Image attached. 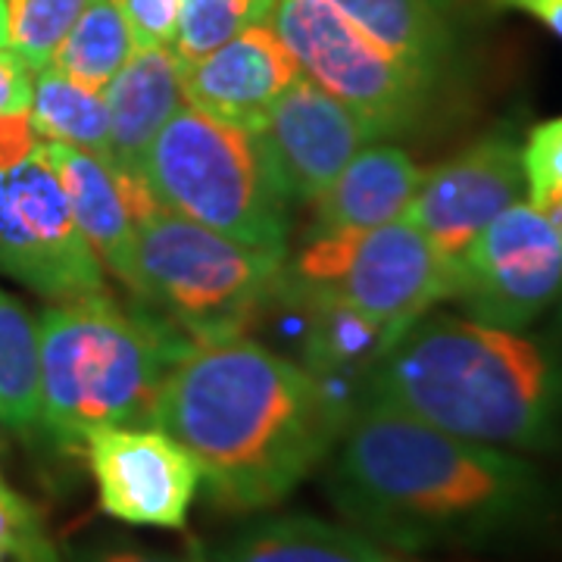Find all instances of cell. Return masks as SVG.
Wrapping results in <instances>:
<instances>
[{"mask_svg":"<svg viewBox=\"0 0 562 562\" xmlns=\"http://www.w3.org/2000/svg\"><path fill=\"white\" fill-rule=\"evenodd\" d=\"M322 465V487L344 522L409 553L509 541L557 509L550 482L522 453L375 403L353 406Z\"/></svg>","mask_w":562,"mask_h":562,"instance_id":"obj_1","label":"cell"},{"mask_svg":"<svg viewBox=\"0 0 562 562\" xmlns=\"http://www.w3.org/2000/svg\"><path fill=\"white\" fill-rule=\"evenodd\" d=\"M350 413L353 403L303 362L235 335L184 347L150 425L194 457L220 509L260 513L328 460Z\"/></svg>","mask_w":562,"mask_h":562,"instance_id":"obj_2","label":"cell"},{"mask_svg":"<svg viewBox=\"0 0 562 562\" xmlns=\"http://www.w3.org/2000/svg\"><path fill=\"white\" fill-rule=\"evenodd\" d=\"M357 403L516 453L562 450V325L525 331L428 313L362 375Z\"/></svg>","mask_w":562,"mask_h":562,"instance_id":"obj_3","label":"cell"},{"mask_svg":"<svg viewBox=\"0 0 562 562\" xmlns=\"http://www.w3.org/2000/svg\"><path fill=\"white\" fill-rule=\"evenodd\" d=\"M191 338L106 291L54 303L38 319L41 431L63 450L110 425H150L162 379Z\"/></svg>","mask_w":562,"mask_h":562,"instance_id":"obj_4","label":"cell"},{"mask_svg":"<svg viewBox=\"0 0 562 562\" xmlns=\"http://www.w3.org/2000/svg\"><path fill=\"white\" fill-rule=\"evenodd\" d=\"M288 250L250 247L154 206L135 228L128 288L191 341L244 335L279 297Z\"/></svg>","mask_w":562,"mask_h":562,"instance_id":"obj_5","label":"cell"},{"mask_svg":"<svg viewBox=\"0 0 562 562\" xmlns=\"http://www.w3.org/2000/svg\"><path fill=\"white\" fill-rule=\"evenodd\" d=\"M140 179L184 220L250 247L288 250L291 198L260 132L184 103L150 144Z\"/></svg>","mask_w":562,"mask_h":562,"instance_id":"obj_6","label":"cell"},{"mask_svg":"<svg viewBox=\"0 0 562 562\" xmlns=\"http://www.w3.org/2000/svg\"><path fill=\"white\" fill-rule=\"evenodd\" d=\"M457 266L406 220L366 232L310 235L284 260L276 301H325L357 310L403 335L453 297Z\"/></svg>","mask_w":562,"mask_h":562,"instance_id":"obj_7","label":"cell"},{"mask_svg":"<svg viewBox=\"0 0 562 562\" xmlns=\"http://www.w3.org/2000/svg\"><path fill=\"white\" fill-rule=\"evenodd\" d=\"M272 29L310 81L353 110L372 135H413L438 106L441 85L387 54L331 0H276Z\"/></svg>","mask_w":562,"mask_h":562,"instance_id":"obj_8","label":"cell"},{"mask_svg":"<svg viewBox=\"0 0 562 562\" xmlns=\"http://www.w3.org/2000/svg\"><path fill=\"white\" fill-rule=\"evenodd\" d=\"M0 272L50 303L106 291V269L41 154L0 169Z\"/></svg>","mask_w":562,"mask_h":562,"instance_id":"obj_9","label":"cell"},{"mask_svg":"<svg viewBox=\"0 0 562 562\" xmlns=\"http://www.w3.org/2000/svg\"><path fill=\"white\" fill-rule=\"evenodd\" d=\"M450 301L494 328L535 325L562 301L560 235L531 203H513L462 250Z\"/></svg>","mask_w":562,"mask_h":562,"instance_id":"obj_10","label":"cell"},{"mask_svg":"<svg viewBox=\"0 0 562 562\" xmlns=\"http://www.w3.org/2000/svg\"><path fill=\"white\" fill-rule=\"evenodd\" d=\"M81 447L110 519L184 528L203 482L194 457L172 435L157 425H110L91 431Z\"/></svg>","mask_w":562,"mask_h":562,"instance_id":"obj_11","label":"cell"},{"mask_svg":"<svg viewBox=\"0 0 562 562\" xmlns=\"http://www.w3.org/2000/svg\"><path fill=\"white\" fill-rule=\"evenodd\" d=\"M522 147L513 135H484L450 160L422 172L419 188L403 220L457 266L462 250L491 222L522 201Z\"/></svg>","mask_w":562,"mask_h":562,"instance_id":"obj_12","label":"cell"},{"mask_svg":"<svg viewBox=\"0 0 562 562\" xmlns=\"http://www.w3.org/2000/svg\"><path fill=\"white\" fill-rule=\"evenodd\" d=\"M260 138L291 203L313 201L362 147L379 140L353 110L303 72L266 116Z\"/></svg>","mask_w":562,"mask_h":562,"instance_id":"obj_13","label":"cell"},{"mask_svg":"<svg viewBox=\"0 0 562 562\" xmlns=\"http://www.w3.org/2000/svg\"><path fill=\"white\" fill-rule=\"evenodd\" d=\"M301 66L272 22H257L201 60L181 63L184 103L222 122L260 132Z\"/></svg>","mask_w":562,"mask_h":562,"instance_id":"obj_14","label":"cell"},{"mask_svg":"<svg viewBox=\"0 0 562 562\" xmlns=\"http://www.w3.org/2000/svg\"><path fill=\"white\" fill-rule=\"evenodd\" d=\"M38 154L60 179L76 225L91 244L103 269H110L128 284L132 272V247L138 222L160 203L154 201L147 181L140 176L120 172L113 162L101 160L88 150L41 140Z\"/></svg>","mask_w":562,"mask_h":562,"instance_id":"obj_15","label":"cell"},{"mask_svg":"<svg viewBox=\"0 0 562 562\" xmlns=\"http://www.w3.org/2000/svg\"><path fill=\"white\" fill-rule=\"evenodd\" d=\"M110 110V162L140 176L144 157L162 125L184 106L181 60L172 47H135L103 88Z\"/></svg>","mask_w":562,"mask_h":562,"instance_id":"obj_16","label":"cell"},{"mask_svg":"<svg viewBox=\"0 0 562 562\" xmlns=\"http://www.w3.org/2000/svg\"><path fill=\"white\" fill-rule=\"evenodd\" d=\"M422 181L413 157L394 144H369L316 194L310 235L366 232L403 220Z\"/></svg>","mask_w":562,"mask_h":562,"instance_id":"obj_17","label":"cell"},{"mask_svg":"<svg viewBox=\"0 0 562 562\" xmlns=\"http://www.w3.org/2000/svg\"><path fill=\"white\" fill-rule=\"evenodd\" d=\"M347 20L387 54L438 81L460 60L457 0H331Z\"/></svg>","mask_w":562,"mask_h":562,"instance_id":"obj_18","label":"cell"},{"mask_svg":"<svg viewBox=\"0 0 562 562\" xmlns=\"http://www.w3.org/2000/svg\"><path fill=\"white\" fill-rule=\"evenodd\" d=\"M201 562H394L382 543L350 525L319 516H269L216 547L194 550Z\"/></svg>","mask_w":562,"mask_h":562,"instance_id":"obj_19","label":"cell"},{"mask_svg":"<svg viewBox=\"0 0 562 562\" xmlns=\"http://www.w3.org/2000/svg\"><path fill=\"white\" fill-rule=\"evenodd\" d=\"M303 313V366L319 379L362 375L401 338L382 322L325 301H284Z\"/></svg>","mask_w":562,"mask_h":562,"instance_id":"obj_20","label":"cell"},{"mask_svg":"<svg viewBox=\"0 0 562 562\" xmlns=\"http://www.w3.org/2000/svg\"><path fill=\"white\" fill-rule=\"evenodd\" d=\"M32 125L41 140H57L110 162V110L103 91H91L60 69L44 66L32 85Z\"/></svg>","mask_w":562,"mask_h":562,"instance_id":"obj_21","label":"cell"},{"mask_svg":"<svg viewBox=\"0 0 562 562\" xmlns=\"http://www.w3.org/2000/svg\"><path fill=\"white\" fill-rule=\"evenodd\" d=\"M0 425L20 438L41 431L38 322L0 291Z\"/></svg>","mask_w":562,"mask_h":562,"instance_id":"obj_22","label":"cell"},{"mask_svg":"<svg viewBox=\"0 0 562 562\" xmlns=\"http://www.w3.org/2000/svg\"><path fill=\"white\" fill-rule=\"evenodd\" d=\"M135 47L138 44L120 0H91L57 47L50 66L91 91H103Z\"/></svg>","mask_w":562,"mask_h":562,"instance_id":"obj_23","label":"cell"},{"mask_svg":"<svg viewBox=\"0 0 562 562\" xmlns=\"http://www.w3.org/2000/svg\"><path fill=\"white\" fill-rule=\"evenodd\" d=\"M272 10L276 0H181L172 50L181 63L201 60L244 29L269 22Z\"/></svg>","mask_w":562,"mask_h":562,"instance_id":"obj_24","label":"cell"},{"mask_svg":"<svg viewBox=\"0 0 562 562\" xmlns=\"http://www.w3.org/2000/svg\"><path fill=\"white\" fill-rule=\"evenodd\" d=\"M91 0H7L10 50L32 72L50 66L57 47L69 35Z\"/></svg>","mask_w":562,"mask_h":562,"instance_id":"obj_25","label":"cell"},{"mask_svg":"<svg viewBox=\"0 0 562 562\" xmlns=\"http://www.w3.org/2000/svg\"><path fill=\"white\" fill-rule=\"evenodd\" d=\"M522 169L528 198L562 188V116L531 128L522 147Z\"/></svg>","mask_w":562,"mask_h":562,"instance_id":"obj_26","label":"cell"},{"mask_svg":"<svg viewBox=\"0 0 562 562\" xmlns=\"http://www.w3.org/2000/svg\"><path fill=\"white\" fill-rule=\"evenodd\" d=\"M138 47H172L181 0H120Z\"/></svg>","mask_w":562,"mask_h":562,"instance_id":"obj_27","label":"cell"},{"mask_svg":"<svg viewBox=\"0 0 562 562\" xmlns=\"http://www.w3.org/2000/svg\"><path fill=\"white\" fill-rule=\"evenodd\" d=\"M66 562H201L198 553L191 557H172V553H160V550H147L138 543L128 541H94L76 547Z\"/></svg>","mask_w":562,"mask_h":562,"instance_id":"obj_28","label":"cell"},{"mask_svg":"<svg viewBox=\"0 0 562 562\" xmlns=\"http://www.w3.org/2000/svg\"><path fill=\"white\" fill-rule=\"evenodd\" d=\"M32 85H35V72L10 47H0V116L29 113Z\"/></svg>","mask_w":562,"mask_h":562,"instance_id":"obj_29","label":"cell"},{"mask_svg":"<svg viewBox=\"0 0 562 562\" xmlns=\"http://www.w3.org/2000/svg\"><path fill=\"white\" fill-rule=\"evenodd\" d=\"M41 147V135L32 125L29 113H10L0 116V169L35 157Z\"/></svg>","mask_w":562,"mask_h":562,"instance_id":"obj_30","label":"cell"},{"mask_svg":"<svg viewBox=\"0 0 562 562\" xmlns=\"http://www.w3.org/2000/svg\"><path fill=\"white\" fill-rule=\"evenodd\" d=\"M497 10H516L547 25L557 38H562V0H491Z\"/></svg>","mask_w":562,"mask_h":562,"instance_id":"obj_31","label":"cell"},{"mask_svg":"<svg viewBox=\"0 0 562 562\" xmlns=\"http://www.w3.org/2000/svg\"><path fill=\"white\" fill-rule=\"evenodd\" d=\"M528 203L541 213L547 225L560 235L562 241V188H550V191H541L535 198H528Z\"/></svg>","mask_w":562,"mask_h":562,"instance_id":"obj_32","label":"cell"},{"mask_svg":"<svg viewBox=\"0 0 562 562\" xmlns=\"http://www.w3.org/2000/svg\"><path fill=\"white\" fill-rule=\"evenodd\" d=\"M0 47H10V16H7V0H0Z\"/></svg>","mask_w":562,"mask_h":562,"instance_id":"obj_33","label":"cell"}]
</instances>
